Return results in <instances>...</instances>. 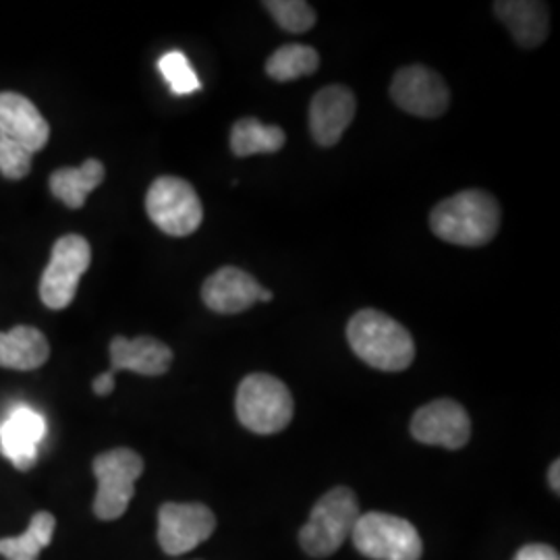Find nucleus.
I'll use <instances>...</instances> for the list:
<instances>
[{
    "label": "nucleus",
    "instance_id": "1",
    "mask_svg": "<svg viewBox=\"0 0 560 560\" xmlns=\"http://www.w3.org/2000/svg\"><path fill=\"white\" fill-rule=\"evenodd\" d=\"M501 226V206L490 194L465 189L441 201L430 214V229L439 240L481 247L497 237Z\"/></svg>",
    "mask_w": 560,
    "mask_h": 560
},
{
    "label": "nucleus",
    "instance_id": "2",
    "mask_svg": "<svg viewBox=\"0 0 560 560\" xmlns=\"http://www.w3.org/2000/svg\"><path fill=\"white\" fill-rule=\"evenodd\" d=\"M353 353L381 372H402L416 358V342L409 330L378 310H361L347 326Z\"/></svg>",
    "mask_w": 560,
    "mask_h": 560
},
{
    "label": "nucleus",
    "instance_id": "3",
    "mask_svg": "<svg viewBox=\"0 0 560 560\" xmlns=\"http://www.w3.org/2000/svg\"><path fill=\"white\" fill-rule=\"evenodd\" d=\"M360 515L355 492L345 486L332 488L316 502L310 520L301 527V548L314 559L335 555L351 538Z\"/></svg>",
    "mask_w": 560,
    "mask_h": 560
},
{
    "label": "nucleus",
    "instance_id": "4",
    "mask_svg": "<svg viewBox=\"0 0 560 560\" xmlns=\"http://www.w3.org/2000/svg\"><path fill=\"white\" fill-rule=\"evenodd\" d=\"M235 409L249 432L268 436L291 423L295 405L284 382L270 374H249L240 384Z\"/></svg>",
    "mask_w": 560,
    "mask_h": 560
},
{
    "label": "nucleus",
    "instance_id": "5",
    "mask_svg": "<svg viewBox=\"0 0 560 560\" xmlns=\"http://www.w3.org/2000/svg\"><path fill=\"white\" fill-rule=\"evenodd\" d=\"M351 538L361 555L372 560H420L423 552L418 529L388 513L360 515Z\"/></svg>",
    "mask_w": 560,
    "mask_h": 560
},
{
    "label": "nucleus",
    "instance_id": "6",
    "mask_svg": "<svg viewBox=\"0 0 560 560\" xmlns=\"http://www.w3.org/2000/svg\"><path fill=\"white\" fill-rule=\"evenodd\" d=\"M145 212L150 221L171 237H187L196 233L203 221V208L194 185L171 175L150 185Z\"/></svg>",
    "mask_w": 560,
    "mask_h": 560
},
{
    "label": "nucleus",
    "instance_id": "7",
    "mask_svg": "<svg viewBox=\"0 0 560 560\" xmlns=\"http://www.w3.org/2000/svg\"><path fill=\"white\" fill-rule=\"evenodd\" d=\"M143 474V460L131 448H113L94 459V476L98 492L94 499V513L102 521H115L125 515L136 497V481Z\"/></svg>",
    "mask_w": 560,
    "mask_h": 560
},
{
    "label": "nucleus",
    "instance_id": "8",
    "mask_svg": "<svg viewBox=\"0 0 560 560\" xmlns=\"http://www.w3.org/2000/svg\"><path fill=\"white\" fill-rule=\"evenodd\" d=\"M92 261V247L81 235L60 237L40 279V300L50 310L69 307L81 277L88 272Z\"/></svg>",
    "mask_w": 560,
    "mask_h": 560
},
{
    "label": "nucleus",
    "instance_id": "9",
    "mask_svg": "<svg viewBox=\"0 0 560 560\" xmlns=\"http://www.w3.org/2000/svg\"><path fill=\"white\" fill-rule=\"evenodd\" d=\"M217 529L214 513L200 502H166L159 511V541L171 557L198 548Z\"/></svg>",
    "mask_w": 560,
    "mask_h": 560
},
{
    "label": "nucleus",
    "instance_id": "10",
    "mask_svg": "<svg viewBox=\"0 0 560 560\" xmlns=\"http://www.w3.org/2000/svg\"><path fill=\"white\" fill-rule=\"evenodd\" d=\"M395 104L409 115L421 119H436L446 113L451 92L441 75L423 65H409L397 71L390 83Z\"/></svg>",
    "mask_w": 560,
    "mask_h": 560
},
{
    "label": "nucleus",
    "instance_id": "11",
    "mask_svg": "<svg viewBox=\"0 0 560 560\" xmlns=\"http://www.w3.org/2000/svg\"><path fill=\"white\" fill-rule=\"evenodd\" d=\"M411 436L421 444L457 451L471 439V420L457 400H432L416 411Z\"/></svg>",
    "mask_w": 560,
    "mask_h": 560
},
{
    "label": "nucleus",
    "instance_id": "12",
    "mask_svg": "<svg viewBox=\"0 0 560 560\" xmlns=\"http://www.w3.org/2000/svg\"><path fill=\"white\" fill-rule=\"evenodd\" d=\"M201 300L217 314H241L258 301H272V293L264 289L249 272L224 266L201 287Z\"/></svg>",
    "mask_w": 560,
    "mask_h": 560
},
{
    "label": "nucleus",
    "instance_id": "13",
    "mask_svg": "<svg viewBox=\"0 0 560 560\" xmlns=\"http://www.w3.org/2000/svg\"><path fill=\"white\" fill-rule=\"evenodd\" d=\"M358 102L349 88L326 85L310 104V131L322 148L337 145L355 117Z\"/></svg>",
    "mask_w": 560,
    "mask_h": 560
},
{
    "label": "nucleus",
    "instance_id": "14",
    "mask_svg": "<svg viewBox=\"0 0 560 560\" xmlns=\"http://www.w3.org/2000/svg\"><path fill=\"white\" fill-rule=\"evenodd\" d=\"M46 436V421L32 407L18 405L0 423V453L21 471L38 460V446Z\"/></svg>",
    "mask_w": 560,
    "mask_h": 560
},
{
    "label": "nucleus",
    "instance_id": "15",
    "mask_svg": "<svg viewBox=\"0 0 560 560\" xmlns=\"http://www.w3.org/2000/svg\"><path fill=\"white\" fill-rule=\"evenodd\" d=\"M0 133L36 154L50 138V125L34 102L18 92H0Z\"/></svg>",
    "mask_w": 560,
    "mask_h": 560
},
{
    "label": "nucleus",
    "instance_id": "16",
    "mask_svg": "<svg viewBox=\"0 0 560 560\" xmlns=\"http://www.w3.org/2000/svg\"><path fill=\"white\" fill-rule=\"evenodd\" d=\"M173 363V351L154 337L125 339L115 337L110 342V370H129L141 376H162Z\"/></svg>",
    "mask_w": 560,
    "mask_h": 560
},
{
    "label": "nucleus",
    "instance_id": "17",
    "mask_svg": "<svg viewBox=\"0 0 560 560\" xmlns=\"http://www.w3.org/2000/svg\"><path fill=\"white\" fill-rule=\"evenodd\" d=\"M494 11L521 48H538L548 38V9L544 2L502 0L494 4Z\"/></svg>",
    "mask_w": 560,
    "mask_h": 560
},
{
    "label": "nucleus",
    "instance_id": "18",
    "mask_svg": "<svg viewBox=\"0 0 560 560\" xmlns=\"http://www.w3.org/2000/svg\"><path fill=\"white\" fill-rule=\"evenodd\" d=\"M50 358V345L38 328L15 326L0 332V368L30 372L38 370Z\"/></svg>",
    "mask_w": 560,
    "mask_h": 560
},
{
    "label": "nucleus",
    "instance_id": "19",
    "mask_svg": "<svg viewBox=\"0 0 560 560\" xmlns=\"http://www.w3.org/2000/svg\"><path fill=\"white\" fill-rule=\"evenodd\" d=\"M104 164L96 159H88L81 166L59 168L50 175V194L65 206L78 210L88 196L104 180Z\"/></svg>",
    "mask_w": 560,
    "mask_h": 560
},
{
    "label": "nucleus",
    "instance_id": "20",
    "mask_svg": "<svg viewBox=\"0 0 560 560\" xmlns=\"http://www.w3.org/2000/svg\"><path fill=\"white\" fill-rule=\"evenodd\" d=\"M287 136L279 125H264L258 119H240L231 129V150L247 159L256 154H275L284 145Z\"/></svg>",
    "mask_w": 560,
    "mask_h": 560
},
{
    "label": "nucleus",
    "instance_id": "21",
    "mask_svg": "<svg viewBox=\"0 0 560 560\" xmlns=\"http://www.w3.org/2000/svg\"><path fill=\"white\" fill-rule=\"evenodd\" d=\"M55 527H57V521L50 513L46 511L36 513L30 521V527L25 534H21L18 538L0 540V555L7 560H38L42 550L50 546Z\"/></svg>",
    "mask_w": 560,
    "mask_h": 560
},
{
    "label": "nucleus",
    "instance_id": "22",
    "mask_svg": "<svg viewBox=\"0 0 560 560\" xmlns=\"http://www.w3.org/2000/svg\"><path fill=\"white\" fill-rule=\"evenodd\" d=\"M320 67V57L312 46L287 44L280 46L270 59L266 60V73L270 80L295 81L316 73Z\"/></svg>",
    "mask_w": 560,
    "mask_h": 560
},
{
    "label": "nucleus",
    "instance_id": "23",
    "mask_svg": "<svg viewBox=\"0 0 560 560\" xmlns=\"http://www.w3.org/2000/svg\"><path fill=\"white\" fill-rule=\"evenodd\" d=\"M264 7L289 34H305L316 25L314 9L303 0H270Z\"/></svg>",
    "mask_w": 560,
    "mask_h": 560
},
{
    "label": "nucleus",
    "instance_id": "24",
    "mask_svg": "<svg viewBox=\"0 0 560 560\" xmlns=\"http://www.w3.org/2000/svg\"><path fill=\"white\" fill-rule=\"evenodd\" d=\"M159 69H161L162 78L168 81L173 94L177 96H185V94H194L201 88L200 80L194 71V67L189 65L187 57L179 52V50H173V52H166L161 60H159Z\"/></svg>",
    "mask_w": 560,
    "mask_h": 560
},
{
    "label": "nucleus",
    "instance_id": "25",
    "mask_svg": "<svg viewBox=\"0 0 560 560\" xmlns=\"http://www.w3.org/2000/svg\"><path fill=\"white\" fill-rule=\"evenodd\" d=\"M32 156L34 154L25 150L21 143L0 133V175L2 177L11 180L25 179L32 168Z\"/></svg>",
    "mask_w": 560,
    "mask_h": 560
},
{
    "label": "nucleus",
    "instance_id": "26",
    "mask_svg": "<svg viewBox=\"0 0 560 560\" xmlns=\"http://www.w3.org/2000/svg\"><path fill=\"white\" fill-rule=\"evenodd\" d=\"M515 560H560V557L552 546L527 544L517 552Z\"/></svg>",
    "mask_w": 560,
    "mask_h": 560
},
{
    "label": "nucleus",
    "instance_id": "27",
    "mask_svg": "<svg viewBox=\"0 0 560 560\" xmlns=\"http://www.w3.org/2000/svg\"><path fill=\"white\" fill-rule=\"evenodd\" d=\"M92 388H94V393H96L98 397H108V395L113 393V388H115V372L108 370V372L101 374V376L94 381V384H92Z\"/></svg>",
    "mask_w": 560,
    "mask_h": 560
},
{
    "label": "nucleus",
    "instance_id": "28",
    "mask_svg": "<svg viewBox=\"0 0 560 560\" xmlns=\"http://www.w3.org/2000/svg\"><path fill=\"white\" fill-rule=\"evenodd\" d=\"M560 460H555L552 465H550V471H548V481H550V488L559 494L560 490Z\"/></svg>",
    "mask_w": 560,
    "mask_h": 560
}]
</instances>
